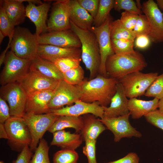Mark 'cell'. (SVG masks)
Here are the masks:
<instances>
[{"instance_id":"44dd1931","label":"cell","mask_w":163,"mask_h":163,"mask_svg":"<svg viewBox=\"0 0 163 163\" xmlns=\"http://www.w3.org/2000/svg\"><path fill=\"white\" fill-rule=\"evenodd\" d=\"M81 54L79 48H63L47 44H39L37 50L38 56L51 62L65 57L81 58Z\"/></svg>"},{"instance_id":"ee69618b","label":"cell","mask_w":163,"mask_h":163,"mask_svg":"<svg viewBox=\"0 0 163 163\" xmlns=\"http://www.w3.org/2000/svg\"><path fill=\"white\" fill-rule=\"evenodd\" d=\"M33 155L29 146L26 145L22 149L17 159L12 163H29Z\"/></svg>"},{"instance_id":"d6986e66","label":"cell","mask_w":163,"mask_h":163,"mask_svg":"<svg viewBox=\"0 0 163 163\" xmlns=\"http://www.w3.org/2000/svg\"><path fill=\"white\" fill-rule=\"evenodd\" d=\"M54 90L42 91L27 95L25 113L40 114L50 112L48 105Z\"/></svg>"},{"instance_id":"ba28073f","label":"cell","mask_w":163,"mask_h":163,"mask_svg":"<svg viewBox=\"0 0 163 163\" xmlns=\"http://www.w3.org/2000/svg\"><path fill=\"white\" fill-rule=\"evenodd\" d=\"M0 95L8 103L11 117H23L25 114L27 95L17 82L2 85Z\"/></svg>"},{"instance_id":"cb8c5ba5","label":"cell","mask_w":163,"mask_h":163,"mask_svg":"<svg viewBox=\"0 0 163 163\" xmlns=\"http://www.w3.org/2000/svg\"><path fill=\"white\" fill-rule=\"evenodd\" d=\"M29 70L51 79L63 80L62 73L53 62L38 56L31 60Z\"/></svg>"},{"instance_id":"5bb4252c","label":"cell","mask_w":163,"mask_h":163,"mask_svg":"<svg viewBox=\"0 0 163 163\" xmlns=\"http://www.w3.org/2000/svg\"><path fill=\"white\" fill-rule=\"evenodd\" d=\"M59 81L46 77L36 72L29 70L17 82L27 95L39 91L54 90Z\"/></svg>"},{"instance_id":"ac0fdd59","label":"cell","mask_w":163,"mask_h":163,"mask_svg":"<svg viewBox=\"0 0 163 163\" xmlns=\"http://www.w3.org/2000/svg\"><path fill=\"white\" fill-rule=\"evenodd\" d=\"M51 3V1H49L36 5L35 4L29 2L25 7L26 17L34 24L36 27L35 34L37 37L48 32L46 21Z\"/></svg>"},{"instance_id":"9c48e42d","label":"cell","mask_w":163,"mask_h":163,"mask_svg":"<svg viewBox=\"0 0 163 163\" xmlns=\"http://www.w3.org/2000/svg\"><path fill=\"white\" fill-rule=\"evenodd\" d=\"M110 14L104 23L100 26H92L90 30L95 34L98 43L101 56V63L99 72L104 77H107L105 67L108 58L115 54L111 43L110 27L113 21Z\"/></svg>"},{"instance_id":"2e32d148","label":"cell","mask_w":163,"mask_h":163,"mask_svg":"<svg viewBox=\"0 0 163 163\" xmlns=\"http://www.w3.org/2000/svg\"><path fill=\"white\" fill-rule=\"evenodd\" d=\"M47 25L48 32L70 29L68 0H57L53 3Z\"/></svg>"},{"instance_id":"6da1fadb","label":"cell","mask_w":163,"mask_h":163,"mask_svg":"<svg viewBox=\"0 0 163 163\" xmlns=\"http://www.w3.org/2000/svg\"><path fill=\"white\" fill-rule=\"evenodd\" d=\"M118 82L116 79L101 75L89 80L84 79L76 85L79 91V100L89 103L97 102L101 106L107 107L116 93Z\"/></svg>"},{"instance_id":"f907efd6","label":"cell","mask_w":163,"mask_h":163,"mask_svg":"<svg viewBox=\"0 0 163 163\" xmlns=\"http://www.w3.org/2000/svg\"><path fill=\"white\" fill-rule=\"evenodd\" d=\"M158 110L161 113H163V97L159 100L158 103Z\"/></svg>"},{"instance_id":"f35d334b","label":"cell","mask_w":163,"mask_h":163,"mask_svg":"<svg viewBox=\"0 0 163 163\" xmlns=\"http://www.w3.org/2000/svg\"><path fill=\"white\" fill-rule=\"evenodd\" d=\"M133 31L136 37L142 35H149L150 31V26L145 14L139 15Z\"/></svg>"},{"instance_id":"d4e9b609","label":"cell","mask_w":163,"mask_h":163,"mask_svg":"<svg viewBox=\"0 0 163 163\" xmlns=\"http://www.w3.org/2000/svg\"><path fill=\"white\" fill-rule=\"evenodd\" d=\"M51 145H56L62 149L75 150L79 147L83 141L79 133H71L64 129L53 133Z\"/></svg>"},{"instance_id":"816d5d0a","label":"cell","mask_w":163,"mask_h":163,"mask_svg":"<svg viewBox=\"0 0 163 163\" xmlns=\"http://www.w3.org/2000/svg\"><path fill=\"white\" fill-rule=\"evenodd\" d=\"M156 2L158 7L163 10V0H157Z\"/></svg>"},{"instance_id":"f546056e","label":"cell","mask_w":163,"mask_h":163,"mask_svg":"<svg viewBox=\"0 0 163 163\" xmlns=\"http://www.w3.org/2000/svg\"><path fill=\"white\" fill-rule=\"evenodd\" d=\"M114 0H99L98 10L93 26L98 27L103 24L114 8Z\"/></svg>"},{"instance_id":"e575fe53","label":"cell","mask_w":163,"mask_h":163,"mask_svg":"<svg viewBox=\"0 0 163 163\" xmlns=\"http://www.w3.org/2000/svg\"><path fill=\"white\" fill-rule=\"evenodd\" d=\"M81 58L67 57L56 59L53 62L62 73L80 65Z\"/></svg>"},{"instance_id":"db71d44e","label":"cell","mask_w":163,"mask_h":163,"mask_svg":"<svg viewBox=\"0 0 163 163\" xmlns=\"http://www.w3.org/2000/svg\"><path fill=\"white\" fill-rule=\"evenodd\" d=\"M0 163H4V162L3 161H0Z\"/></svg>"},{"instance_id":"30bf717a","label":"cell","mask_w":163,"mask_h":163,"mask_svg":"<svg viewBox=\"0 0 163 163\" xmlns=\"http://www.w3.org/2000/svg\"><path fill=\"white\" fill-rule=\"evenodd\" d=\"M141 9L149 23L150 31L148 36L155 43L163 42V14L157 3L153 0L144 2Z\"/></svg>"},{"instance_id":"f1b7e54d","label":"cell","mask_w":163,"mask_h":163,"mask_svg":"<svg viewBox=\"0 0 163 163\" xmlns=\"http://www.w3.org/2000/svg\"><path fill=\"white\" fill-rule=\"evenodd\" d=\"M111 39H126L135 40L136 36L133 31L129 30L120 19L113 21L110 27Z\"/></svg>"},{"instance_id":"5b68a950","label":"cell","mask_w":163,"mask_h":163,"mask_svg":"<svg viewBox=\"0 0 163 163\" xmlns=\"http://www.w3.org/2000/svg\"><path fill=\"white\" fill-rule=\"evenodd\" d=\"M158 75L157 72L145 73L137 71L120 79L126 97L130 98L143 95Z\"/></svg>"},{"instance_id":"7c38bea8","label":"cell","mask_w":163,"mask_h":163,"mask_svg":"<svg viewBox=\"0 0 163 163\" xmlns=\"http://www.w3.org/2000/svg\"><path fill=\"white\" fill-rule=\"evenodd\" d=\"M80 98L79 91L77 87L62 80L59 81L54 90L49 107L51 110L61 108L65 105L70 106L79 100Z\"/></svg>"},{"instance_id":"c3c4849f","label":"cell","mask_w":163,"mask_h":163,"mask_svg":"<svg viewBox=\"0 0 163 163\" xmlns=\"http://www.w3.org/2000/svg\"><path fill=\"white\" fill-rule=\"evenodd\" d=\"M0 138L7 139L8 138L4 124L0 123Z\"/></svg>"},{"instance_id":"7dc6e473","label":"cell","mask_w":163,"mask_h":163,"mask_svg":"<svg viewBox=\"0 0 163 163\" xmlns=\"http://www.w3.org/2000/svg\"><path fill=\"white\" fill-rule=\"evenodd\" d=\"M139 160L136 154L131 152L121 158L106 163H139Z\"/></svg>"},{"instance_id":"836d02e7","label":"cell","mask_w":163,"mask_h":163,"mask_svg":"<svg viewBox=\"0 0 163 163\" xmlns=\"http://www.w3.org/2000/svg\"><path fill=\"white\" fill-rule=\"evenodd\" d=\"M62 75L64 81L74 85H79L84 80V70L80 65L62 73Z\"/></svg>"},{"instance_id":"ab89813d","label":"cell","mask_w":163,"mask_h":163,"mask_svg":"<svg viewBox=\"0 0 163 163\" xmlns=\"http://www.w3.org/2000/svg\"><path fill=\"white\" fill-rule=\"evenodd\" d=\"M85 142L82 152L87 158L88 163H97L96 157V140H88Z\"/></svg>"},{"instance_id":"52a82bcc","label":"cell","mask_w":163,"mask_h":163,"mask_svg":"<svg viewBox=\"0 0 163 163\" xmlns=\"http://www.w3.org/2000/svg\"><path fill=\"white\" fill-rule=\"evenodd\" d=\"M31 60L17 56L11 51L7 52L0 74L2 85L17 82L29 70Z\"/></svg>"},{"instance_id":"f5cc1de1","label":"cell","mask_w":163,"mask_h":163,"mask_svg":"<svg viewBox=\"0 0 163 163\" xmlns=\"http://www.w3.org/2000/svg\"><path fill=\"white\" fill-rule=\"evenodd\" d=\"M5 37L4 34L0 31V43H2L3 40Z\"/></svg>"},{"instance_id":"603a6c76","label":"cell","mask_w":163,"mask_h":163,"mask_svg":"<svg viewBox=\"0 0 163 163\" xmlns=\"http://www.w3.org/2000/svg\"><path fill=\"white\" fill-rule=\"evenodd\" d=\"M91 114L82 117L83 125L80 132L83 141L96 140L100 135L107 129L100 118Z\"/></svg>"},{"instance_id":"d6a6232c","label":"cell","mask_w":163,"mask_h":163,"mask_svg":"<svg viewBox=\"0 0 163 163\" xmlns=\"http://www.w3.org/2000/svg\"><path fill=\"white\" fill-rule=\"evenodd\" d=\"M78 158L75 150L62 149L54 154L53 163H77Z\"/></svg>"},{"instance_id":"9a60e30c","label":"cell","mask_w":163,"mask_h":163,"mask_svg":"<svg viewBox=\"0 0 163 163\" xmlns=\"http://www.w3.org/2000/svg\"><path fill=\"white\" fill-rule=\"evenodd\" d=\"M39 44H47L63 48L81 47L77 36L70 29L48 32L37 37Z\"/></svg>"},{"instance_id":"ffe728a7","label":"cell","mask_w":163,"mask_h":163,"mask_svg":"<svg viewBox=\"0 0 163 163\" xmlns=\"http://www.w3.org/2000/svg\"><path fill=\"white\" fill-rule=\"evenodd\" d=\"M123 88L119 82L116 93L112 97L110 106L103 107L104 118H111L130 114L128 108L129 100Z\"/></svg>"},{"instance_id":"277c9868","label":"cell","mask_w":163,"mask_h":163,"mask_svg":"<svg viewBox=\"0 0 163 163\" xmlns=\"http://www.w3.org/2000/svg\"><path fill=\"white\" fill-rule=\"evenodd\" d=\"M39 45L35 34L27 28L18 27L15 28L10 47L18 57L31 60L38 56Z\"/></svg>"},{"instance_id":"e0dca14e","label":"cell","mask_w":163,"mask_h":163,"mask_svg":"<svg viewBox=\"0 0 163 163\" xmlns=\"http://www.w3.org/2000/svg\"><path fill=\"white\" fill-rule=\"evenodd\" d=\"M72 105L51 110V112L58 116L78 117L88 114H93L100 119L104 117V109L97 102L87 103L80 100Z\"/></svg>"},{"instance_id":"4dcf8cb0","label":"cell","mask_w":163,"mask_h":163,"mask_svg":"<svg viewBox=\"0 0 163 163\" xmlns=\"http://www.w3.org/2000/svg\"><path fill=\"white\" fill-rule=\"evenodd\" d=\"M49 147L47 141L42 138L29 163H51L49 157Z\"/></svg>"},{"instance_id":"484cf974","label":"cell","mask_w":163,"mask_h":163,"mask_svg":"<svg viewBox=\"0 0 163 163\" xmlns=\"http://www.w3.org/2000/svg\"><path fill=\"white\" fill-rule=\"evenodd\" d=\"M159 100L154 98L148 101L137 99L129 100L128 108L130 115L133 119H138L157 109Z\"/></svg>"},{"instance_id":"3957f363","label":"cell","mask_w":163,"mask_h":163,"mask_svg":"<svg viewBox=\"0 0 163 163\" xmlns=\"http://www.w3.org/2000/svg\"><path fill=\"white\" fill-rule=\"evenodd\" d=\"M70 30L78 37L81 44V58L90 72V79L99 72L101 56L98 43L94 34L90 30L82 29L70 21Z\"/></svg>"},{"instance_id":"bcb514c9","label":"cell","mask_w":163,"mask_h":163,"mask_svg":"<svg viewBox=\"0 0 163 163\" xmlns=\"http://www.w3.org/2000/svg\"><path fill=\"white\" fill-rule=\"evenodd\" d=\"M151 40L148 35H142L136 36L134 40L135 47L140 49H145L150 45Z\"/></svg>"},{"instance_id":"f6af8a7d","label":"cell","mask_w":163,"mask_h":163,"mask_svg":"<svg viewBox=\"0 0 163 163\" xmlns=\"http://www.w3.org/2000/svg\"><path fill=\"white\" fill-rule=\"evenodd\" d=\"M11 117L6 101L0 97V123L4 124Z\"/></svg>"},{"instance_id":"7a4b0ae2","label":"cell","mask_w":163,"mask_h":163,"mask_svg":"<svg viewBox=\"0 0 163 163\" xmlns=\"http://www.w3.org/2000/svg\"><path fill=\"white\" fill-rule=\"evenodd\" d=\"M147 65L143 55L135 50L114 54L109 56L106 61L105 67L108 76L119 80L129 74L142 71Z\"/></svg>"},{"instance_id":"681fc988","label":"cell","mask_w":163,"mask_h":163,"mask_svg":"<svg viewBox=\"0 0 163 163\" xmlns=\"http://www.w3.org/2000/svg\"><path fill=\"white\" fill-rule=\"evenodd\" d=\"M8 49V48L6 47L5 49L1 54L0 56V66L4 62Z\"/></svg>"},{"instance_id":"8d00e7d4","label":"cell","mask_w":163,"mask_h":163,"mask_svg":"<svg viewBox=\"0 0 163 163\" xmlns=\"http://www.w3.org/2000/svg\"><path fill=\"white\" fill-rule=\"evenodd\" d=\"M144 95L149 97H154L159 100L163 97V72L158 75L148 88Z\"/></svg>"},{"instance_id":"8992f818","label":"cell","mask_w":163,"mask_h":163,"mask_svg":"<svg viewBox=\"0 0 163 163\" xmlns=\"http://www.w3.org/2000/svg\"><path fill=\"white\" fill-rule=\"evenodd\" d=\"M59 116L50 112L40 114L25 113L23 117L31 136L29 147L32 152L35 151L39 141Z\"/></svg>"},{"instance_id":"4fadbf2b","label":"cell","mask_w":163,"mask_h":163,"mask_svg":"<svg viewBox=\"0 0 163 163\" xmlns=\"http://www.w3.org/2000/svg\"><path fill=\"white\" fill-rule=\"evenodd\" d=\"M130 115L129 114L114 118H100L107 129L113 134L115 142H119L123 138H140L142 136V134L130 124L129 120Z\"/></svg>"},{"instance_id":"1f68e13d","label":"cell","mask_w":163,"mask_h":163,"mask_svg":"<svg viewBox=\"0 0 163 163\" xmlns=\"http://www.w3.org/2000/svg\"><path fill=\"white\" fill-rule=\"evenodd\" d=\"M14 26L9 19L2 5H0V31L5 37H9L8 46L10 45L13 37L15 29Z\"/></svg>"},{"instance_id":"8fae6325","label":"cell","mask_w":163,"mask_h":163,"mask_svg":"<svg viewBox=\"0 0 163 163\" xmlns=\"http://www.w3.org/2000/svg\"><path fill=\"white\" fill-rule=\"evenodd\" d=\"M8 139L14 146L22 149L30 146L31 137L28 128L23 117H11L4 123Z\"/></svg>"},{"instance_id":"74e56055","label":"cell","mask_w":163,"mask_h":163,"mask_svg":"<svg viewBox=\"0 0 163 163\" xmlns=\"http://www.w3.org/2000/svg\"><path fill=\"white\" fill-rule=\"evenodd\" d=\"M114 8L118 11L123 10L138 15L142 14L143 12L133 0H115Z\"/></svg>"},{"instance_id":"4316f807","label":"cell","mask_w":163,"mask_h":163,"mask_svg":"<svg viewBox=\"0 0 163 163\" xmlns=\"http://www.w3.org/2000/svg\"><path fill=\"white\" fill-rule=\"evenodd\" d=\"M9 20L15 26L23 23L26 17V8L20 0L0 1Z\"/></svg>"},{"instance_id":"7402d4cb","label":"cell","mask_w":163,"mask_h":163,"mask_svg":"<svg viewBox=\"0 0 163 163\" xmlns=\"http://www.w3.org/2000/svg\"><path fill=\"white\" fill-rule=\"evenodd\" d=\"M70 20L77 27L85 30H90L94 18L78 3L77 0H68Z\"/></svg>"},{"instance_id":"83f0119b","label":"cell","mask_w":163,"mask_h":163,"mask_svg":"<svg viewBox=\"0 0 163 163\" xmlns=\"http://www.w3.org/2000/svg\"><path fill=\"white\" fill-rule=\"evenodd\" d=\"M83 125V118L81 116H59L48 131L53 133L66 128H72L76 132L80 133Z\"/></svg>"},{"instance_id":"60d3db41","label":"cell","mask_w":163,"mask_h":163,"mask_svg":"<svg viewBox=\"0 0 163 163\" xmlns=\"http://www.w3.org/2000/svg\"><path fill=\"white\" fill-rule=\"evenodd\" d=\"M139 15L134 13L124 11L121 13L120 20L126 29L129 30L133 31Z\"/></svg>"},{"instance_id":"d590c367","label":"cell","mask_w":163,"mask_h":163,"mask_svg":"<svg viewBox=\"0 0 163 163\" xmlns=\"http://www.w3.org/2000/svg\"><path fill=\"white\" fill-rule=\"evenodd\" d=\"M134 40L126 39H111V43L115 54H120L132 52Z\"/></svg>"},{"instance_id":"7bdbcfd3","label":"cell","mask_w":163,"mask_h":163,"mask_svg":"<svg viewBox=\"0 0 163 163\" xmlns=\"http://www.w3.org/2000/svg\"><path fill=\"white\" fill-rule=\"evenodd\" d=\"M79 4L94 18L98 10L99 0H77Z\"/></svg>"},{"instance_id":"b9f144b4","label":"cell","mask_w":163,"mask_h":163,"mask_svg":"<svg viewBox=\"0 0 163 163\" xmlns=\"http://www.w3.org/2000/svg\"><path fill=\"white\" fill-rule=\"evenodd\" d=\"M144 116L148 122L163 130V113L158 109L151 112Z\"/></svg>"}]
</instances>
